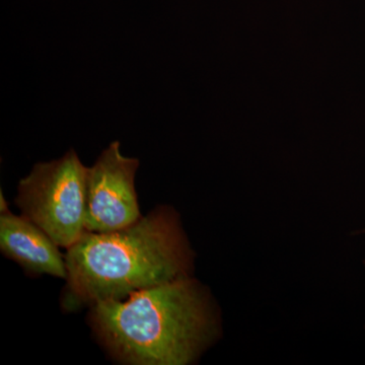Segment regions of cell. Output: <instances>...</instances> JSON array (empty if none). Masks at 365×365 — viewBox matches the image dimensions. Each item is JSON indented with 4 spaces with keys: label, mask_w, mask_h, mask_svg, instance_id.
<instances>
[{
    "label": "cell",
    "mask_w": 365,
    "mask_h": 365,
    "mask_svg": "<svg viewBox=\"0 0 365 365\" xmlns=\"http://www.w3.org/2000/svg\"><path fill=\"white\" fill-rule=\"evenodd\" d=\"M63 306L76 309L190 277L194 255L179 216L160 207L115 232H85L67 249Z\"/></svg>",
    "instance_id": "6da1fadb"
},
{
    "label": "cell",
    "mask_w": 365,
    "mask_h": 365,
    "mask_svg": "<svg viewBox=\"0 0 365 365\" xmlns=\"http://www.w3.org/2000/svg\"><path fill=\"white\" fill-rule=\"evenodd\" d=\"M90 322L112 356L132 365L192 364L220 331L207 289L191 277L93 304Z\"/></svg>",
    "instance_id": "7a4b0ae2"
},
{
    "label": "cell",
    "mask_w": 365,
    "mask_h": 365,
    "mask_svg": "<svg viewBox=\"0 0 365 365\" xmlns=\"http://www.w3.org/2000/svg\"><path fill=\"white\" fill-rule=\"evenodd\" d=\"M86 170L76 151L35 165L19 184L21 213L62 248H71L86 232Z\"/></svg>",
    "instance_id": "3957f363"
},
{
    "label": "cell",
    "mask_w": 365,
    "mask_h": 365,
    "mask_svg": "<svg viewBox=\"0 0 365 365\" xmlns=\"http://www.w3.org/2000/svg\"><path fill=\"white\" fill-rule=\"evenodd\" d=\"M137 158H126L114 141L86 170V232H115L141 217L135 190Z\"/></svg>",
    "instance_id": "277c9868"
},
{
    "label": "cell",
    "mask_w": 365,
    "mask_h": 365,
    "mask_svg": "<svg viewBox=\"0 0 365 365\" xmlns=\"http://www.w3.org/2000/svg\"><path fill=\"white\" fill-rule=\"evenodd\" d=\"M0 249L21 267L36 274L67 278L66 258L44 230L25 216L1 213Z\"/></svg>",
    "instance_id": "5b68a950"
},
{
    "label": "cell",
    "mask_w": 365,
    "mask_h": 365,
    "mask_svg": "<svg viewBox=\"0 0 365 365\" xmlns=\"http://www.w3.org/2000/svg\"><path fill=\"white\" fill-rule=\"evenodd\" d=\"M0 202H1V213L6 212L7 210V203L6 199H4V193L2 191L0 192Z\"/></svg>",
    "instance_id": "8992f818"
},
{
    "label": "cell",
    "mask_w": 365,
    "mask_h": 365,
    "mask_svg": "<svg viewBox=\"0 0 365 365\" xmlns=\"http://www.w3.org/2000/svg\"><path fill=\"white\" fill-rule=\"evenodd\" d=\"M364 264H365V262H364Z\"/></svg>",
    "instance_id": "52a82bcc"
}]
</instances>
